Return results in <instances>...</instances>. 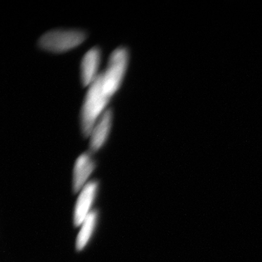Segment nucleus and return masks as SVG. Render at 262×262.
Here are the masks:
<instances>
[{
	"mask_svg": "<svg viewBox=\"0 0 262 262\" xmlns=\"http://www.w3.org/2000/svg\"><path fill=\"white\" fill-rule=\"evenodd\" d=\"M120 88L103 73L89 86L81 110L80 123L82 134L89 137L100 117L106 111L112 98Z\"/></svg>",
	"mask_w": 262,
	"mask_h": 262,
	"instance_id": "1",
	"label": "nucleus"
},
{
	"mask_svg": "<svg viewBox=\"0 0 262 262\" xmlns=\"http://www.w3.org/2000/svg\"><path fill=\"white\" fill-rule=\"evenodd\" d=\"M98 190V183L91 182L88 183L82 190L76 201L74 211V224L76 227H80L86 217L93 210V203L96 198Z\"/></svg>",
	"mask_w": 262,
	"mask_h": 262,
	"instance_id": "3",
	"label": "nucleus"
},
{
	"mask_svg": "<svg viewBox=\"0 0 262 262\" xmlns=\"http://www.w3.org/2000/svg\"><path fill=\"white\" fill-rule=\"evenodd\" d=\"M97 218V211L93 210L82 222L76 241V248L77 251H82L89 244L96 228Z\"/></svg>",
	"mask_w": 262,
	"mask_h": 262,
	"instance_id": "7",
	"label": "nucleus"
},
{
	"mask_svg": "<svg viewBox=\"0 0 262 262\" xmlns=\"http://www.w3.org/2000/svg\"><path fill=\"white\" fill-rule=\"evenodd\" d=\"M87 39V33L79 29H56L45 33L38 46L51 53H65L78 47Z\"/></svg>",
	"mask_w": 262,
	"mask_h": 262,
	"instance_id": "2",
	"label": "nucleus"
},
{
	"mask_svg": "<svg viewBox=\"0 0 262 262\" xmlns=\"http://www.w3.org/2000/svg\"><path fill=\"white\" fill-rule=\"evenodd\" d=\"M113 114L111 108H107L100 117L90 135V149L93 152L103 147L107 141L112 125Z\"/></svg>",
	"mask_w": 262,
	"mask_h": 262,
	"instance_id": "4",
	"label": "nucleus"
},
{
	"mask_svg": "<svg viewBox=\"0 0 262 262\" xmlns=\"http://www.w3.org/2000/svg\"><path fill=\"white\" fill-rule=\"evenodd\" d=\"M96 164L89 153L81 155L76 160L73 171V191L80 192L88 184L90 176L94 172Z\"/></svg>",
	"mask_w": 262,
	"mask_h": 262,
	"instance_id": "6",
	"label": "nucleus"
},
{
	"mask_svg": "<svg viewBox=\"0 0 262 262\" xmlns=\"http://www.w3.org/2000/svg\"><path fill=\"white\" fill-rule=\"evenodd\" d=\"M101 60V51L100 48H91L84 54L81 62V81L84 87L91 85L97 78Z\"/></svg>",
	"mask_w": 262,
	"mask_h": 262,
	"instance_id": "5",
	"label": "nucleus"
}]
</instances>
